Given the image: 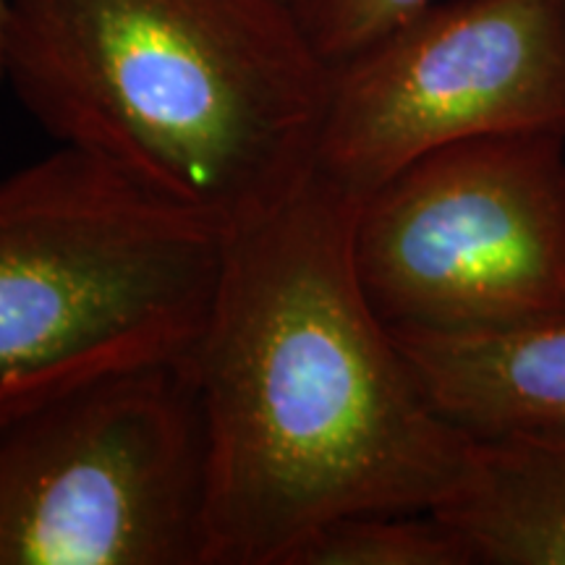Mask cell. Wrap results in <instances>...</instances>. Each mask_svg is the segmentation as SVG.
<instances>
[{
  "mask_svg": "<svg viewBox=\"0 0 565 565\" xmlns=\"http://www.w3.org/2000/svg\"><path fill=\"white\" fill-rule=\"evenodd\" d=\"M0 66L58 147L231 236L312 179L333 92L291 0H6Z\"/></svg>",
  "mask_w": 565,
  "mask_h": 565,
  "instance_id": "obj_2",
  "label": "cell"
},
{
  "mask_svg": "<svg viewBox=\"0 0 565 565\" xmlns=\"http://www.w3.org/2000/svg\"><path fill=\"white\" fill-rule=\"evenodd\" d=\"M3 21H6V0H0V51H3ZM0 84H3V66H0Z\"/></svg>",
  "mask_w": 565,
  "mask_h": 565,
  "instance_id": "obj_11",
  "label": "cell"
},
{
  "mask_svg": "<svg viewBox=\"0 0 565 565\" xmlns=\"http://www.w3.org/2000/svg\"><path fill=\"white\" fill-rule=\"evenodd\" d=\"M0 565H207V433L186 362L0 424Z\"/></svg>",
  "mask_w": 565,
  "mask_h": 565,
  "instance_id": "obj_4",
  "label": "cell"
},
{
  "mask_svg": "<svg viewBox=\"0 0 565 565\" xmlns=\"http://www.w3.org/2000/svg\"><path fill=\"white\" fill-rule=\"evenodd\" d=\"M364 196L315 171L236 233L189 356L207 433V565H282L351 513L435 511L471 435L437 412L353 263Z\"/></svg>",
  "mask_w": 565,
  "mask_h": 565,
  "instance_id": "obj_1",
  "label": "cell"
},
{
  "mask_svg": "<svg viewBox=\"0 0 565 565\" xmlns=\"http://www.w3.org/2000/svg\"><path fill=\"white\" fill-rule=\"evenodd\" d=\"M565 137V0L429 3L333 66L317 171L366 196L471 137Z\"/></svg>",
  "mask_w": 565,
  "mask_h": 565,
  "instance_id": "obj_6",
  "label": "cell"
},
{
  "mask_svg": "<svg viewBox=\"0 0 565 565\" xmlns=\"http://www.w3.org/2000/svg\"><path fill=\"white\" fill-rule=\"evenodd\" d=\"M233 236L71 147L0 179V424L192 356Z\"/></svg>",
  "mask_w": 565,
  "mask_h": 565,
  "instance_id": "obj_3",
  "label": "cell"
},
{
  "mask_svg": "<svg viewBox=\"0 0 565 565\" xmlns=\"http://www.w3.org/2000/svg\"><path fill=\"white\" fill-rule=\"evenodd\" d=\"M435 0H291L303 32L330 66L353 58Z\"/></svg>",
  "mask_w": 565,
  "mask_h": 565,
  "instance_id": "obj_10",
  "label": "cell"
},
{
  "mask_svg": "<svg viewBox=\"0 0 565 565\" xmlns=\"http://www.w3.org/2000/svg\"><path fill=\"white\" fill-rule=\"evenodd\" d=\"M433 513L475 565H565V435L471 437Z\"/></svg>",
  "mask_w": 565,
  "mask_h": 565,
  "instance_id": "obj_8",
  "label": "cell"
},
{
  "mask_svg": "<svg viewBox=\"0 0 565 565\" xmlns=\"http://www.w3.org/2000/svg\"><path fill=\"white\" fill-rule=\"evenodd\" d=\"M391 330L437 412L466 435H565V320L482 333Z\"/></svg>",
  "mask_w": 565,
  "mask_h": 565,
  "instance_id": "obj_7",
  "label": "cell"
},
{
  "mask_svg": "<svg viewBox=\"0 0 565 565\" xmlns=\"http://www.w3.org/2000/svg\"><path fill=\"white\" fill-rule=\"evenodd\" d=\"M353 263L391 328L565 320V137L487 134L419 154L359 204Z\"/></svg>",
  "mask_w": 565,
  "mask_h": 565,
  "instance_id": "obj_5",
  "label": "cell"
},
{
  "mask_svg": "<svg viewBox=\"0 0 565 565\" xmlns=\"http://www.w3.org/2000/svg\"><path fill=\"white\" fill-rule=\"evenodd\" d=\"M282 565H475L433 511L351 513L317 526Z\"/></svg>",
  "mask_w": 565,
  "mask_h": 565,
  "instance_id": "obj_9",
  "label": "cell"
}]
</instances>
